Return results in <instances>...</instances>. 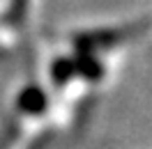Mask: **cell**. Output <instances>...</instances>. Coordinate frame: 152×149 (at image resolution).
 Returning a JSON list of instances; mask_svg holds the SVG:
<instances>
[{
    "instance_id": "cell-1",
    "label": "cell",
    "mask_w": 152,
    "mask_h": 149,
    "mask_svg": "<svg viewBox=\"0 0 152 149\" xmlns=\"http://www.w3.org/2000/svg\"><path fill=\"white\" fill-rule=\"evenodd\" d=\"M21 110H26L28 115H37L42 108H44V94L39 92L37 87H30V90H23L19 99Z\"/></svg>"
},
{
    "instance_id": "cell-2",
    "label": "cell",
    "mask_w": 152,
    "mask_h": 149,
    "mask_svg": "<svg viewBox=\"0 0 152 149\" xmlns=\"http://www.w3.org/2000/svg\"><path fill=\"white\" fill-rule=\"evenodd\" d=\"M23 9H26V0H14V9H12L14 19H19L21 14H23Z\"/></svg>"
}]
</instances>
